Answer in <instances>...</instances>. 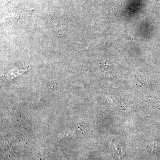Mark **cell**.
Instances as JSON below:
<instances>
[{
    "mask_svg": "<svg viewBox=\"0 0 160 160\" xmlns=\"http://www.w3.org/2000/svg\"><path fill=\"white\" fill-rule=\"evenodd\" d=\"M24 72V70L23 69H22V70L15 69V70H12L11 71L9 72L6 77L8 79H12L14 78L17 77L21 73H22Z\"/></svg>",
    "mask_w": 160,
    "mask_h": 160,
    "instance_id": "6da1fadb",
    "label": "cell"
}]
</instances>
